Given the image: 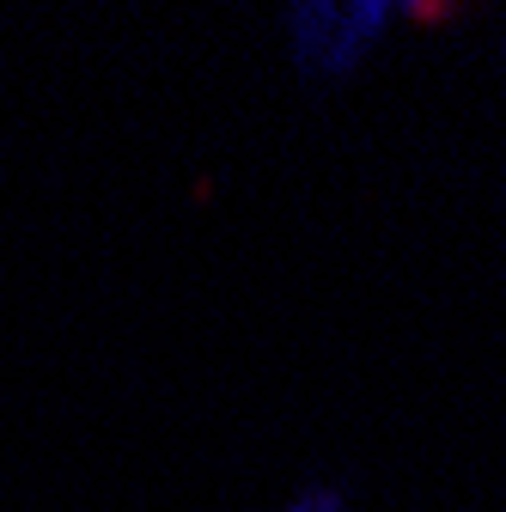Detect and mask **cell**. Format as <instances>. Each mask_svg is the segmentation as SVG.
<instances>
[{
  "label": "cell",
  "instance_id": "1",
  "mask_svg": "<svg viewBox=\"0 0 506 512\" xmlns=\"http://www.w3.org/2000/svg\"><path fill=\"white\" fill-rule=\"evenodd\" d=\"M336 37V13L330 7H299L293 13V49H299V68L318 74L324 68V43Z\"/></svg>",
  "mask_w": 506,
  "mask_h": 512
},
{
  "label": "cell",
  "instance_id": "2",
  "mask_svg": "<svg viewBox=\"0 0 506 512\" xmlns=\"http://www.w3.org/2000/svg\"><path fill=\"white\" fill-rule=\"evenodd\" d=\"M287 512H348V494L342 488H299Z\"/></svg>",
  "mask_w": 506,
  "mask_h": 512
}]
</instances>
